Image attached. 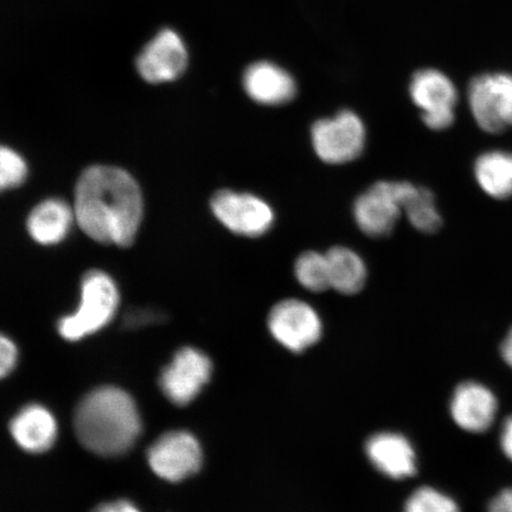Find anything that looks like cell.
<instances>
[{
	"label": "cell",
	"instance_id": "ba28073f",
	"mask_svg": "<svg viewBox=\"0 0 512 512\" xmlns=\"http://www.w3.org/2000/svg\"><path fill=\"white\" fill-rule=\"evenodd\" d=\"M268 329L286 349L299 352L319 341L323 324L312 306L302 300L286 299L274 305L268 316Z\"/></svg>",
	"mask_w": 512,
	"mask_h": 512
},
{
	"label": "cell",
	"instance_id": "5bb4252c",
	"mask_svg": "<svg viewBox=\"0 0 512 512\" xmlns=\"http://www.w3.org/2000/svg\"><path fill=\"white\" fill-rule=\"evenodd\" d=\"M367 456L377 470L395 480L419 475V456L414 444L399 433H379L368 440Z\"/></svg>",
	"mask_w": 512,
	"mask_h": 512
},
{
	"label": "cell",
	"instance_id": "7402d4cb",
	"mask_svg": "<svg viewBox=\"0 0 512 512\" xmlns=\"http://www.w3.org/2000/svg\"><path fill=\"white\" fill-rule=\"evenodd\" d=\"M294 274L299 284L311 292H323L331 288L326 254L315 251L303 253L294 265Z\"/></svg>",
	"mask_w": 512,
	"mask_h": 512
},
{
	"label": "cell",
	"instance_id": "83f0119b",
	"mask_svg": "<svg viewBox=\"0 0 512 512\" xmlns=\"http://www.w3.org/2000/svg\"><path fill=\"white\" fill-rule=\"evenodd\" d=\"M93 512H140V510L131 502L115 501L101 504Z\"/></svg>",
	"mask_w": 512,
	"mask_h": 512
},
{
	"label": "cell",
	"instance_id": "7a4b0ae2",
	"mask_svg": "<svg viewBox=\"0 0 512 512\" xmlns=\"http://www.w3.org/2000/svg\"><path fill=\"white\" fill-rule=\"evenodd\" d=\"M74 425L80 443L102 457L130 451L142 432L136 403L124 390H93L76 408Z\"/></svg>",
	"mask_w": 512,
	"mask_h": 512
},
{
	"label": "cell",
	"instance_id": "9c48e42d",
	"mask_svg": "<svg viewBox=\"0 0 512 512\" xmlns=\"http://www.w3.org/2000/svg\"><path fill=\"white\" fill-rule=\"evenodd\" d=\"M147 460L157 476L169 482L194 476L201 469L203 453L194 435L183 431L169 432L151 445Z\"/></svg>",
	"mask_w": 512,
	"mask_h": 512
},
{
	"label": "cell",
	"instance_id": "ffe728a7",
	"mask_svg": "<svg viewBox=\"0 0 512 512\" xmlns=\"http://www.w3.org/2000/svg\"><path fill=\"white\" fill-rule=\"evenodd\" d=\"M402 211H405L409 222L419 232L433 234L438 232L443 224L435 206L434 195L431 190L415 187L412 184L402 203Z\"/></svg>",
	"mask_w": 512,
	"mask_h": 512
},
{
	"label": "cell",
	"instance_id": "484cf974",
	"mask_svg": "<svg viewBox=\"0 0 512 512\" xmlns=\"http://www.w3.org/2000/svg\"><path fill=\"white\" fill-rule=\"evenodd\" d=\"M485 512H512V484L504 486L489 499Z\"/></svg>",
	"mask_w": 512,
	"mask_h": 512
},
{
	"label": "cell",
	"instance_id": "e0dca14e",
	"mask_svg": "<svg viewBox=\"0 0 512 512\" xmlns=\"http://www.w3.org/2000/svg\"><path fill=\"white\" fill-rule=\"evenodd\" d=\"M75 220L74 208L62 200L51 198L38 204L28 219L31 238L44 246L61 242L72 229Z\"/></svg>",
	"mask_w": 512,
	"mask_h": 512
},
{
	"label": "cell",
	"instance_id": "ac0fdd59",
	"mask_svg": "<svg viewBox=\"0 0 512 512\" xmlns=\"http://www.w3.org/2000/svg\"><path fill=\"white\" fill-rule=\"evenodd\" d=\"M330 273V287L342 294H356L367 281V267L363 259L352 249L334 247L326 253Z\"/></svg>",
	"mask_w": 512,
	"mask_h": 512
},
{
	"label": "cell",
	"instance_id": "52a82bcc",
	"mask_svg": "<svg viewBox=\"0 0 512 512\" xmlns=\"http://www.w3.org/2000/svg\"><path fill=\"white\" fill-rule=\"evenodd\" d=\"M473 118L483 131L502 133L512 127V75L485 74L469 88Z\"/></svg>",
	"mask_w": 512,
	"mask_h": 512
},
{
	"label": "cell",
	"instance_id": "6da1fadb",
	"mask_svg": "<svg viewBox=\"0 0 512 512\" xmlns=\"http://www.w3.org/2000/svg\"><path fill=\"white\" fill-rule=\"evenodd\" d=\"M143 196L134 178L115 166L96 165L81 175L75 220L83 233L104 245H132L143 219Z\"/></svg>",
	"mask_w": 512,
	"mask_h": 512
},
{
	"label": "cell",
	"instance_id": "7c38bea8",
	"mask_svg": "<svg viewBox=\"0 0 512 512\" xmlns=\"http://www.w3.org/2000/svg\"><path fill=\"white\" fill-rule=\"evenodd\" d=\"M213 373L210 358L194 348L179 350L160 376V389L172 403L187 406L197 398Z\"/></svg>",
	"mask_w": 512,
	"mask_h": 512
},
{
	"label": "cell",
	"instance_id": "603a6c76",
	"mask_svg": "<svg viewBox=\"0 0 512 512\" xmlns=\"http://www.w3.org/2000/svg\"><path fill=\"white\" fill-rule=\"evenodd\" d=\"M28 176L25 160L9 147L0 145V191L15 189Z\"/></svg>",
	"mask_w": 512,
	"mask_h": 512
},
{
	"label": "cell",
	"instance_id": "5b68a950",
	"mask_svg": "<svg viewBox=\"0 0 512 512\" xmlns=\"http://www.w3.org/2000/svg\"><path fill=\"white\" fill-rule=\"evenodd\" d=\"M448 413L460 431L469 434L489 433L501 418V403L488 384L467 379L453 388Z\"/></svg>",
	"mask_w": 512,
	"mask_h": 512
},
{
	"label": "cell",
	"instance_id": "d6986e66",
	"mask_svg": "<svg viewBox=\"0 0 512 512\" xmlns=\"http://www.w3.org/2000/svg\"><path fill=\"white\" fill-rule=\"evenodd\" d=\"M477 181L486 194L497 200L512 196V153L491 151L477 159Z\"/></svg>",
	"mask_w": 512,
	"mask_h": 512
},
{
	"label": "cell",
	"instance_id": "cb8c5ba5",
	"mask_svg": "<svg viewBox=\"0 0 512 512\" xmlns=\"http://www.w3.org/2000/svg\"><path fill=\"white\" fill-rule=\"evenodd\" d=\"M18 352L14 342L0 335V379L9 375L17 363Z\"/></svg>",
	"mask_w": 512,
	"mask_h": 512
},
{
	"label": "cell",
	"instance_id": "8992f818",
	"mask_svg": "<svg viewBox=\"0 0 512 512\" xmlns=\"http://www.w3.org/2000/svg\"><path fill=\"white\" fill-rule=\"evenodd\" d=\"M211 210L230 232L245 238H260L273 227L275 216L262 198L233 190L217 191L211 198Z\"/></svg>",
	"mask_w": 512,
	"mask_h": 512
},
{
	"label": "cell",
	"instance_id": "30bf717a",
	"mask_svg": "<svg viewBox=\"0 0 512 512\" xmlns=\"http://www.w3.org/2000/svg\"><path fill=\"white\" fill-rule=\"evenodd\" d=\"M412 100L421 110V117L431 130L441 131L453 124L458 94L452 81L434 69H424L413 76Z\"/></svg>",
	"mask_w": 512,
	"mask_h": 512
},
{
	"label": "cell",
	"instance_id": "4316f807",
	"mask_svg": "<svg viewBox=\"0 0 512 512\" xmlns=\"http://www.w3.org/2000/svg\"><path fill=\"white\" fill-rule=\"evenodd\" d=\"M498 350L505 366L512 370V325L499 343Z\"/></svg>",
	"mask_w": 512,
	"mask_h": 512
},
{
	"label": "cell",
	"instance_id": "3957f363",
	"mask_svg": "<svg viewBox=\"0 0 512 512\" xmlns=\"http://www.w3.org/2000/svg\"><path fill=\"white\" fill-rule=\"evenodd\" d=\"M118 305V288L110 275L101 271L87 273L81 284L78 310L60 320V335L68 341H79L98 332L111 322Z\"/></svg>",
	"mask_w": 512,
	"mask_h": 512
},
{
	"label": "cell",
	"instance_id": "9a60e30c",
	"mask_svg": "<svg viewBox=\"0 0 512 512\" xmlns=\"http://www.w3.org/2000/svg\"><path fill=\"white\" fill-rule=\"evenodd\" d=\"M243 88L249 98L264 106L286 105L296 98V81L277 64L253 63L243 74Z\"/></svg>",
	"mask_w": 512,
	"mask_h": 512
},
{
	"label": "cell",
	"instance_id": "2e32d148",
	"mask_svg": "<svg viewBox=\"0 0 512 512\" xmlns=\"http://www.w3.org/2000/svg\"><path fill=\"white\" fill-rule=\"evenodd\" d=\"M12 437L23 450L41 453L54 445L57 435L56 420L48 409L31 405L22 409L10 426Z\"/></svg>",
	"mask_w": 512,
	"mask_h": 512
},
{
	"label": "cell",
	"instance_id": "d4e9b609",
	"mask_svg": "<svg viewBox=\"0 0 512 512\" xmlns=\"http://www.w3.org/2000/svg\"><path fill=\"white\" fill-rule=\"evenodd\" d=\"M497 426L499 448L505 459L512 464V413L502 416Z\"/></svg>",
	"mask_w": 512,
	"mask_h": 512
},
{
	"label": "cell",
	"instance_id": "4fadbf2b",
	"mask_svg": "<svg viewBox=\"0 0 512 512\" xmlns=\"http://www.w3.org/2000/svg\"><path fill=\"white\" fill-rule=\"evenodd\" d=\"M401 213L399 182H377L358 197L354 204L357 226L370 238L390 235Z\"/></svg>",
	"mask_w": 512,
	"mask_h": 512
},
{
	"label": "cell",
	"instance_id": "44dd1931",
	"mask_svg": "<svg viewBox=\"0 0 512 512\" xmlns=\"http://www.w3.org/2000/svg\"><path fill=\"white\" fill-rule=\"evenodd\" d=\"M403 512H462V507L447 491L425 483L411 492Z\"/></svg>",
	"mask_w": 512,
	"mask_h": 512
},
{
	"label": "cell",
	"instance_id": "8fae6325",
	"mask_svg": "<svg viewBox=\"0 0 512 512\" xmlns=\"http://www.w3.org/2000/svg\"><path fill=\"white\" fill-rule=\"evenodd\" d=\"M189 54L183 38L175 30H160L137 57L140 76L152 85L175 81L188 68Z\"/></svg>",
	"mask_w": 512,
	"mask_h": 512
},
{
	"label": "cell",
	"instance_id": "277c9868",
	"mask_svg": "<svg viewBox=\"0 0 512 512\" xmlns=\"http://www.w3.org/2000/svg\"><path fill=\"white\" fill-rule=\"evenodd\" d=\"M366 127L351 111L339 112L336 117L318 120L312 126L313 149L324 163L342 165L354 162L366 146Z\"/></svg>",
	"mask_w": 512,
	"mask_h": 512
}]
</instances>
